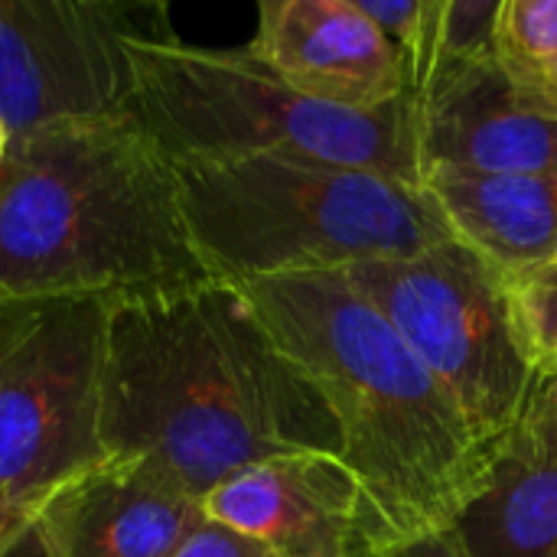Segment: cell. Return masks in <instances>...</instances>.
<instances>
[{
	"label": "cell",
	"mask_w": 557,
	"mask_h": 557,
	"mask_svg": "<svg viewBox=\"0 0 557 557\" xmlns=\"http://www.w3.org/2000/svg\"><path fill=\"white\" fill-rule=\"evenodd\" d=\"M101 444L206 503L232 476L290 454H336L310 379L228 281L108 300Z\"/></svg>",
	"instance_id": "obj_1"
},
{
	"label": "cell",
	"mask_w": 557,
	"mask_h": 557,
	"mask_svg": "<svg viewBox=\"0 0 557 557\" xmlns=\"http://www.w3.org/2000/svg\"><path fill=\"white\" fill-rule=\"evenodd\" d=\"M235 287L320 392L346 467L401 548L454 532L486 486L493 450L392 323L343 271L255 277Z\"/></svg>",
	"instance_id": "obj_2"
},
{
	"label": "cell",
	"mask_w": 557,
	"mask_h": 557,
	"mask_svg": "<svg viewBox=\"0 0 557 557\" xmlns=\"http://www.w3.org/2000/svg\"><path fill=\"white\" fill-rule=\"evenodd\" d=\"M212 281L173 163L124 117L10 140L0 166V300H121Z\"/></svg>",
	"instance_id": "obj_3"
},
{
	"label": "cell",
	"mask_w": 557,
	"mask_h": 557,
	"mask_svg": "<svg viewBox=\"0 0 557 557\" xmlns=\"http://www.w3.org/2000/svg\"><path fill=\"white\" fill-rule=\"evenodd\" d=\"M173 170L193 245L228 284L349 271L457 238L424 186L359 166L251 157Z\"/></svg>",
	"instance_id": "obj_4"
},
{
	"label": "cell",
	"mask_w": 557,
	"mask_h": 557,
	"mask_svg": "<svg viewBox=\"0 0 557 557\" xmlns=\"http://www.w3.org/2000/svg\"><path fill=\"white\" fill-rule=\"evenodd\" d=\"M131 117L173 166L290 157L421 186L411 95L372 114L339 111L294 91L248 46H196L176 33L131 36Z\"/></svg>",
	"instance_id": "obj_5"
},
{
	"label": "cell",
	"mask_w": 557,
	"mask_h": 557,
	"mask_svg": "<svg viewBox=\"0 0 557 557\" xmlns=\"http://www.w3.org/2000/svg\"><path fill=\"white\" fill-rule=\"evenodd\" d=\"M108 300H0V552L49 496L101 463Z\"/></svg>",
	"instance_id": "obj_6"
},
{
	"label": "cell",
	"mask_w": 557,
	"mask_h": 557,
	"mask_svg": "<svg viewBox=\"0 0 557 557\" xmlns=\"http://www.w3.org/2000/svg\"><path fill=\"white\" fill-rule=\"evenodd\" d=\"M343 274L444 385L473 434L496 450L539 382L506 277L460 238Z\"/></svg>",
	"instance_id": "obj_7"
},
{
	"label": "cell",
	"mask_w": 557,
	"mask_h": 557,
	"mask_svg": "<svg viewBox=\"0 0 557 557\" xmlns=\"http://www.w3.org/2000/svg\"><path fill=\"white\" fill-rule=\"evenodd\" d=\"M173 33L163 3L0 0V121L10 140L131 114V36Z\"/></svg>",
	"instance_id": "obj_8"
},
{
	"label": "cell",
	"mask_w": 557,
	"mask_h": 557,
	"mask_svg": "<svg viewBox=\"0 0 557 557\" xmlns=\"http://www.w3.org/2000/svg\"><path fill=\"white\" fill-rule=\"evenodd\" d=\"M206 519L258 539L274 557H398L388 519L336 454L258 463L202 503Z\"/></svg>",
	"instance_id": "obj_9"
},
{
	"label": "cell",
	"mask_w": 557,
	"mask_h": 557,
	"mask_svg": "<svg viewBox=\"0 0 557 557\" xmlns=\"http://www.w3.org/2000/svg\"><path fill=\"white\" fill-rule=\"evenodd\" d=\"M421 180L557 166V124L506 85L493 46L437 49L411 85Z\"/></svg>",
	"instance_id": "obj_10"
},
{
	"label": "cell",
	"mask_w": 557,
	"mask_h": 557,
	"mask_svg": "<svg viewBox=\"0 0 557 557\" xmlns=\"http://www.w3.org/2000/svg\"><path fill=\"white\" fill-rule=\"evenodd\" d=\"M248 49L317 104L372 114L408 98L401 49L356 0H264Z\"/></svg>",
	"instance_id": "obj_11"
},
{
	"label": "cell",
	"mask_w": 557,
	"mask_h": 557,
	"mask_svg": "<svg viewBox=\"0 0 557 557\" xmlns=\"http://www.w3.org/2000/svg\"><path fill=\"white\" fill-rule=\"evenodd\" d=\"M206 522L202 499L134 457H104L36 516L49 557H173Z\"/></svg>",
	"instance_id": "obj_12"
},
{
	"label": "cell",
	"mask_w": 557,
	"mask_h": 557,
	"mask_svg": "<svg viewBox=\"0 0 557 557\" xmlns=\"http://www.w3.org/2000/svg\"><path fill=\"white\" fill-rule=\"evenodd\" d=\"M463 557H557V372H542L454 525Z\"/></svg>",
	"instance_id": "obj_13"
},
{
	"label": "cell",
	"mask_w": 557,
	"mask_h": 557,
	"mask_svg": "<svg viewBox=\"0 0 557 557\" xmlns=\"http://www.w3.org/2000/svg\"><path fill=\"white\" fill-rule=\"evenodd\" d=\"M450 232L506 284L557 251V166L525 173H437L421 180Z\"/></svg>",
	"instance_id": "obj_14"
},
{
	"label": "cell",
	"mask_w": 557,
	"mask_h": 557,
	"mask_svg": "<svg viewBox=\"0 0 557 557\" xmlns=\"http://www.w3.org/2000/svg\"><path fill=\"white\" fill-rule=\"evenodd\" d=\"M493 59L512 95L557 124V0H499Z\"/></svg>",
	"instance_id": "obj_15"
},
{
	"label": "cell",
	"mask_w": 557,
	"mask_h": 557,
	"mask_svg": "<svg viewBox=\"0 0 557 557\" xmlns=\"http://www.w3.org/2000/svg\"><path fill=\"white\" fill-rule=\"evenodd\" d=\"M519 339L542 372H557V251L509 284Z\"/></svg>",
	"instance_id": "obj_16"
},
{
	"label": "cell",
	"mask_w": 557,
	"mask_h": 557,
	"mask_svg": "<svg viewBox=\"0 0 557 557\" xmlns=\"http://www.w3.org/2000/svg\"><path fill=\"white\" fill-rule=\"evenodd\" d=\"M173 557H274L258 539L206 519Z\"/></svg>",
	"instance_id": "obj_17"
},
{
	"label": "cell",
	"mask_w": 557,
	"mask_h": 557,
	"mask_svg": "<svg viewBox=\"0 0 557 557\" xmlns=\"http://www.w3.org/2000/svg\"><path fill=\"white\" fill-rule=\"evenodd\" d=\"M398 557H463V552H460V542L454 539V532H447V535H434L428 542L405 548Z\"/></svg>",
	"instance_id": "obj_18"
},
{
	"label": "cell",
	"mask_w": 557,
	"mask_h": 557,
	"mask_svg": "<svg viewBox=\"0 0 557 557\" xmlns=\"http://www.w3.org/2000/svg\"><path fill=\"white\" fill-rule=\"evenodd\" d=\"M0 557H49V548H46L39 529L29 525L20 539H13V542L0 552Z\"/></svg>",
	"instance_id": "obj_19"
},
{
	"label": "cell",
	"mask_w": 557,
	"mask_h": 557,
	"mask_svg": "<svg viewBox=\"0 0 557 557\" xmlns=\"http://www.w3.org/2000/svg\"><path fill=\"white\" fill-rule=\"evenodd\" d=\"M7 150H10V134H7V127H3V121H0V166H3V160H7Z\"/></svg>",
	"instance_id": "obj_20"
}]
</instances>
